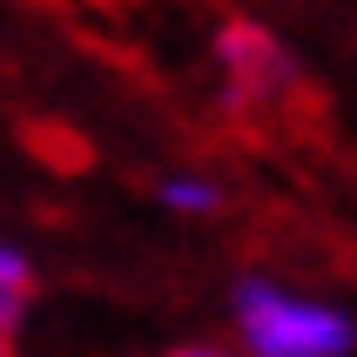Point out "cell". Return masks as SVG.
I'll return each mask as SVG.
<instances>
[{
	"label": "cell",
	"instance_id": "obj_1",
	"mask_svg": "<svg viewBox=\"0 0 357 357\" xmlns=\"http://www.w3.org/2000/svg\"><path fill=\"white\" fill-rule=\"evenodd\" d=\"M229 310H236V337L250 357H351L357 351L351 310L297 297L270 277H243L229 290Z\"/></svg>",
	"mask_w": 357,
	"mask_h": 357
},
{
	"label": "cell",
	"instance_id": "obj_3",
	"mask_svg": "<svg viewBox=\"0 0 357 357\" xmlns=\"http://www.w3.org/2000/svg\"><path fill=\"white\" fill-rule=\"evenodd\" d=\"M162 202L182 216H209V209H222V189L202 176H162Z\"/></svg>",
	"mask_w": 357,
	"mask_h": 357
},
{
	"label": "cell",
	"instance_id": "obj_2",
	"mask_svg": "<svg viewBox=\"0 0 357 357\" xmlns=\"http://www.w3.org/2000/svg\"><path fill=\"white\" fill-rule=\"evenodd\" d=\"M27 283H34L27 257H20L14 243H0V337H7V331H14V317L27 310Z\"/></svg>",
	"mask_w": 357,
	"mask_h": 357
},
{
	"label": "cell",
	"instance_id": "obj_5",
	"mask_svg": "<svg viewBox=\"0 0 357 357\" xmlns=\"http://www.w3.org/2000/svg\"><path fill=\"white\" fill-rule=\"evenodd\" d=\"M0 357H7V337H0Z\"/></svg>",
	"mask_w": 357,
	"mask_h": 357
},
{
	"label": "cell",
	"instance_id": "obj_4",
	"mask_svg": "<svg viewBox=\"0 0 357 357\" xmlns=\"http://www.w3.org/2000/svg\"><path fill=\"white\" fill-rule=\"evenodd\" d=\"M182 357H222V351H182Z\"/></svg>",
	"mask_w": 357,
	"mask_h": 357
}]
</instances>
